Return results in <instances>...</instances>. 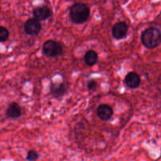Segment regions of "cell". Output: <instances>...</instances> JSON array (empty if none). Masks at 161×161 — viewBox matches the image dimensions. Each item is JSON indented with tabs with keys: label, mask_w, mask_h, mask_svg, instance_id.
Instances as JSON below:
<instances>
[{
	"label": "cell",
	"mask_w": 161,
	"mask_h": 161,
	"mask_svg": "<svg viewBox=\"0 0 161 161\" xmlns=\"http://www.w3.org/2000/svg\"><path fill=\"white\" fill-rule=\"evenodd\" d=\"M90 15L89 6L82 3L74 4L69 10V18L75 24H82L87 21Z\"/></svg>",
	"instance_id": "obj_1"
},
{
	"label": "cell",
	"mask_w": 161,
	"mask_h": 161,
	"mask_svg": "<svg viewBox=\"0 0 161 161\" xmlns=\"http://www.w3.org/2000/svg\"><path fill=\"white\" fill-rule=\"evenodd\" d=\"M142 44L148 49H153L160 43V31L155 27H149L142 33Z\"/></svg>",
	"instance_id": "obj_2"
},
{
	"label": "cell",
	"mask_w": 161,
	"mask_h": 161,
	"mask_svg": "<svg viewBox=\"0 0 161 161\" xmlns=\"http://www.w3.org/2000/svg\"><path fill=\"white\" fill-rule=\"evenodd\" d=\"M42 53L48 57H57L63 53V47L60 43L53 40H48L42 46Z\"/></svg>",
	"instance_id": "obj_3"
},
{
	"label": "cell",
	"mask_w": 161,
	"mask_h": 161,
	"mask_svg": "<svg viewBox=\"0 0 161 161\" xmlns=\"http://www.w3.org/2000/svg\"><path fill=\"white\" fill-rule=\"evenodd\" d=\"M41 30L42 24L40 21L35 18L27 19L24 24V31L28 35H36L40 32Z\"/></svg>",
	"instance_id": "obj_4"
},
{
	"label": "cell",
	"mask_w": 161,
	"mask_h": 161,
	"mask_svg": "<svg viewBox=\"0 0 161 161\" xmlns=\"http://www.w3.org/2000/svg\"><path fill=\"white\" fill-rule=\"evenodd\" d=\"M68 84L65 81L57 82H50V92L54 98H59L64 96L67 92Z\"/></svg>",
	"instance_id": "obj_5"
},
{
	"label": "cell",
	"mask_w": 161,
	"mask_h": 161,
	"mask_svg": "<svg viewBox=\"0 0 161 161\" xmlns=\"http://www.w3.org/2000/svg\"><path fill=\"white\" fill-rule=\"evenodd\" d=\"M113 37L116 40H121L126 37L128 33V26L125 21L115 23L111 30Z\"/></svg>",
	"instance_id": "obj_6"
},
{
	"label": "cell",
	"mask_w": 161,
	"mask_h": 161,
	"mask_svg": "<svg viewBox=\"0 0 161 161\" xmlns=\"http://www.w3.org/2000/svg\"><path fill=\"white\" fill-rule=\"evenodd\" d=\"M96 113L100 119L103 121H108L112 118L114 114V111L111 106L106 104H102L97 107Z\"/></svg>",
	"instance_id": "obj_7"
},
{
	"label": "cell",
	"mask_w": 161,
	"mask_h": 161,
	"mask_svg": "<svg viewBox=\"0 0 161 161\" xmlns=\"http://www.w3.org/2000/svg\"><path fill=\"white\" fill-rule=\"evenodd\" d=\"M124 82L125 85L130 89H136L141 84L140 75L135 72H129L125 77Z\"/></svg>",
	"instance_id": "obj_8"
},
{
	"label": "cell",
	"mask_w": 161,
	"mask_h": 161,
	"mask_svg": "<svg viewBox=\"0 0 161 161\" xmlns=\"http://www.w3.org/2000/svg\"><path fill=\"white\" fill-rule=\"evenodd\" d=\"M33 15L35 19L40 21H45L52 16V11L46 6H39L33 10Z\"/></svg>",
	"instance_id": "obj_9"
},
{
	"label": "cell",
	"mask_w": 161,
	"mask_h": 161,
	"mask_svg": "<svg viewBox=\"0 0 161 161\" xmlns=\"http://www.w3.org/2000/svg\"><path fill=\"white\" fill-rule=\"evenodd\" d=\"M6 113L9 118L18 119L22 115V108L18 103L12 102L9 104Z\"/></svg>",
	"instance_id": "obj_10"
},
{
	"label": "cell",
	"mask_w": 161,
	"mask_h": 161,
	"mask_svg": "<svg viewBox=\"0 0 161 161\" xmlns=\"http://www.w3.org/2000/svg\"><path fill=\"white\" fill-rule=\"evenodd\" d=\"M98 59V55L96 52H95L93 50H89L87 52H86L84 57V60L85 64L89 66L92 67L94 65Z\"/></svg>",
	"instance_id": "obj_11"
},
{
	"label": "cell",
	"mask_w": 161,
	"mask_h": 161,
	"mask_svg": "<svg viewBox=\"0 0 161 161\" xmlns=\"http://www.w3.org/2000/svg\"><path fill=\"white\" fill-rule=\"evenodd\" d=\"M40 157L39 153L35 150H30L27 152L26 160L28 161H36Z\"/></svg>",
	"instance_id": "obj_12"
},
{
	"label": "cell",
	"mask_w": 161,
	"mask_h": 161,
	"mask_svg": "<svg viewBox=\"0 0 161 161\" xmlns=\"http://www.w3.org/2000/svg\"><path fill=\"white\" fill-rule=\"evenodd\" d=\"M9 32L4 26H0V42H5L9 38Z\"/></svg>",
	"instance_id": "obj_13"
},
{
	"label": "cell",
	"mask_w": 161,
	"mask_h": 161,
	"mask_svg": "<svg viewBox=\"0 0 161 161\" xmlns=\"http://www.w3.org/2000/svg\"><path fill=\"white\" fill-rule=\"evenodd\" d=\"M97 81L94 79L89 80L87 82V87L89 91H95L97 88Z\"/></svg>",
	"instance_id": "obj_14"
}]
</instances>
